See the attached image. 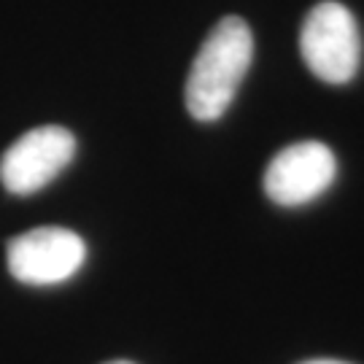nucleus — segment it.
<instances>
[{
  "mask_svg": "<svg viewBox=\"0 0 364 364\" xmlns=\"http://www.w3.org/2000/svg\"><path fill=\"white\" fill-rule=\"evenodd\" d=\"M254 60V36L246 19L224 16L200 46L186 78V111L197 122H216L232 105Z\"/></svg>",
  "mask_w": 364,
  "mask_h": 364,
  "instance_id": "nucleus-1",
  "label": "nucleus"
},
{
  "mask_svg": "<svg viewBox=\"0 0 364 364\" xmlns=\"http://www.w3.org/2000/svg\"><path fill=\"white\" fill-rule=\"evenodd\" d=\"M299 52L316 78L348 84L362 63V38L353 14L335 0L316 3L299 33Z\"/></svg>",
  "mask_w": 364,
  "mask_h": 364,
  "instance_id": "nucleus-2",
  "label": "nucleus"
},
{
  "mask_svg": "<svg viewBox=\"0 0 364 364\" xmlns=\"http://www.w3.org/2000/svg\"><path fill=\"white\" fill-rule=\"evenodd\" d=\"M76 154L73 132L57 124L36 127L9 146L0 159V181L16 197L36 195L70 165Z\"/></svg>",
  "mask_w": 364,
  "mask_h": 364,
  "instance_id": "nucleus-3",
  "label": "nucleus"
},
{
  "mask_svg": "<svg viewBox=\"0 0 364 364\" xmlns=\"http://www.w3.org/2000/svg\"><path fill=\"white\" fill-rule=\"evenodd\" d=\"M87 259V246L73 230L38 227L9 243V273L27 287L63 284Z\"/></svg>",
  "mask_w": 364,
  "mask_h": 364,
  "instance_id": "nucleus-4",
  "label": "nucleus"
},
{
  "mask_svg": "<svg viewBox=\"0 0 364 364\" xmlns=\"http://www.w3.org/2000/svg\"><path fill=\"white\" fill-rule=\"evenodd\" d=\"M338 176L332 149L321 141H299L281 149L264 170V195L275 205L297 208L321 197Z\"/></svg>",
  "mask_w": 364,
  "mask_h": 364,
  "instance_id": "nucleus-5",
  "label": "nucleus"
},
{
  "mask_svg": "<svg viewBox=\"0 0 364 364\" xmlns=\"http://www.w3.org/2000/svg\"><path fill=\"white\" fill-rule=\"evenodd\" d=\"M305 364H348V362H338V359H313V362Z\"/></svg>",
  "mask_w": 364,
  "mask_h": 364,
  "instance_id": "nucleus-6",
  "label": "nucleus"
},
{
  "mask_svg": "<svg viewBox=\"0 0 364 364\" xmlns=\"http://www.w3.org/2000/svg\"><path fill=\"white\" fill-rule=\"evenodd\" d=\"M108 364H132V362H108Z\"/></svg>",
  "mask_w": 364,
  "mask_h": 364,
  "instance_id": "nucleus-7",
  "label": "nucleus"
}]
</instances>
